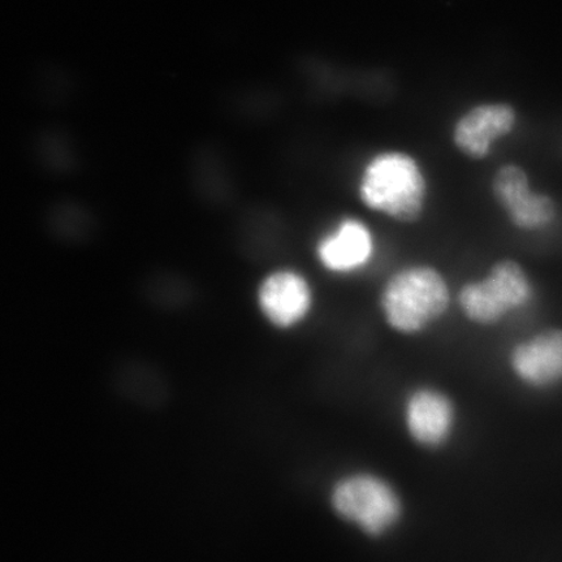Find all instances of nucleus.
Returning a JSON list of instances; mask_svg holds the SVG:
<instances>
[{
	"instance_id": "nucleus-3",
	"label": "nucleus",
	"mask_w": 562,
	"mask_h": 562,
	"mask_svg": "<svg viewBox=\"0 0 562 562\" xmlns=\"http://www.w3.org/2000/svg\"><path fill=\"white\" fill-rule=\"evenodd\" d=\"M538 288L527 267L513 257H502L481 277L468 279L454 292L462 318L477 328H497L536 304Z\"/></svg>"
},
{
	"instance_id": "nucleus-8",
	"label": "nucleus",
	"mask_w": 562,
	"mask_h": 562,
	"mask_svg": "<svg viewBox=\"0 0 562 562\" xmlns=\"http://www.w3.org/2000/svg\"><path fill=\"white\" fill-rule=\"evenodd\" d=\"M333 505L337 515L372 537L390 530L402 515L395 490L371 474L344 477L334 488Z\"/></svg>"
},
{
	"instance_id": "nucleus-2",
	"label": "nucleus",
	"mask_w": 562,
	"mask_h": 562,
	"mask_svg": "<svg viewBox=\"0 0 562 562\" xmlns=\"http://www.w3.org/2000/svg\"><path fill=\"white\" fill-rule=\"evenodd\" d=\"M454 292L447 273L438 265L413 261L386 276L376 296L379 315L391 331L418 336L447 318Z\"/></svg>"
},
{
	"instance_id": "nucleus-12",
	"label": "nucleus",
	"mask_w": 562,
	"mask_h": 562,
	"mask_svg": "<svg viewBox=\"0 0 562 562\" xmlns=\"http://www.w3.org/2000/svg\"><path fill=\"white\" fill-rule=\"evenodd\" d=\"M140 299L159 313L178 314L189 311L199 301L194 281L178 270L158 269L147 273L139 284Z\"/></svg>"
},
{
	"instance_id": "nucleus-15",
	"label": "nucleus",
	"mask_w": 562,
	"mask_h": 562,
	"mask_svg": "<svg viewBox=\"0 0 562 562\" xmlns=\"http://www.w3.org/2000/svg\"><path fill=\"white\" fill-rule=\"evenodd\" d=\"M189 176L200 199L221 202L228 195V182L216 154L207 147H199L189 160Z\"/></svg>"
},
{
	"instance_id": "nucleus-4",
	"label": "nucleus",
	"mask_w": 562,
	"mask_h": 562,
	"mask_svg": "<svg viewBox=\"0 0 562 562\" xmlns=\"http://www.w3.org/2000/svg\"><path fill=\"white\" fill-rule=\"evenodd\" d=\"M513 389L525 396L562 395V326L547 325L517 337L504 356Z\"/></svg>"
},
{
	"instance_id": "nucleus-7",
	"label": "nucleus",
	"mask_w": 562,
	"mask_h": 562,
	"mask_svg": "<svg viewBox=\"0 0 562 562\" xmlns=\"http://www.w3.org/2000/svg\"><path fill=\"white\" fill-rule=\"evenodd\" d=\"M379 243L374 228L356 214H342L315 237L313 257L334 278H353L374 265Z\"/></svg>"
},
{
	"instance_id": "nucleus-13",
	"label": "nucleus",
	"mask_w": 562,
	"mask_h": 562,
	"mask_svg": "<svg viewBox=\"0 0 562 562\" xmlns=\"http://www.w3.org/2000/svg\"><path fill=\"white\" fill-rule=\"evenodd\" d=\"M44 224L55 241L69 246L93 241L100 231L94 211L86 203L70 199L53 202L45 211Z\"/></svg>"
},
{
	"instance_id": "nucleus-11",
	"label": "nucleus",
	"mask_w": 562,
	"mask_h": 562,
	"mask_svg": "<svg viewBox=\"0 0 562 562\" xmlns=\"http://www.w3.org/2000/svg\"><path fill=\"white\" fill-rule=\"evenodd\" d=\"M407 430L422 446H445L457 427L459 416L452 398L437 390L414 392L405 407Z\"/></svg>"
},
{
	"instance_id": "nucleus-5",
	"label": "nucleus",
	"mask_w": 562,
	"mask_h": 562,
	"mask_svg": "<svg viewBox=\"0 0 562 562\" xmlns=\"http://www.w3.org/2000/svg\"><path fill=\"white\" fill-rule=\"evenodd\" d=\"M492 201L513 229L542 235L557 226L560 205L550 193L538 191L527 168L517 161L498 165L490 178Z\"/></svg>"
},
{
	"instance_id": "nucleus-6",
	"label": "nucleus",
	"mask_w": 562,
	"mask_h": 562,
	"mask_svg": "<svg viewBox=\"0 0 562 562\" xmlns=\"http://www.w3.org/2000/svg\"><path fill=\"white\" fill-rule=\"evenodd\" d=\"M318 296L311 277L293 265L267 270L257 281L255 304L267 326L292 333L312 318Z\"/></svg>"
},
{
	"instance_id": "nucleus-14",
	"label": "nucleus",
	"mask_w": 562,
	"mask_h": 562,
	"mask_svg": "<svg viewBox=\"0 0 562 562\" xmlns=\"http://www.w3.org/2000/svg\"><path fill=\"white\" fill-rule=\"evenodd\" d=\"M32 153L42 170L53 176H69L81 165L79 147L67 132L48 128L33 139Z\"/></svg>"
},
{
	"instance_id": "nucleus-10",
	"label": "nucleus",
	"mask_w": 562,
	"mask_h": 562,
	"mask_svg": "<svg viewBox=\"0 0 562 562\" xmlns=\"http://www.w3.org/2000/svg\"><path fill=\"white\" fill-rule=\"evenodd\" d=\"M116 395L139 409L158 412L170 404L172 386L166 372L144 358L130 357L112 370Z\"/></svg>"
},
{
	"instance_id": "nucleus-1",
	"label": "nucleus",
	"mask_w": 562,
	"mask_h": 562,
	"mask_svg": "<svg viewBox=\"0 0 562 562\" xmlns=\"http://www.w3.org/2000/svg\"><path fill=\"white\" fill-rule=\"evenodd\" d=\"M358 202L370 213L416 226L431 202V180L424 161L404 147H382L363 159L356 175Z\"/></svg>"
},
{
	"instance_id": "nucleus-9",
	"label": "nucleus",
	"mask_w": 562,
	"mask_h": 562,
	"mask_svg": "<svg viewBox=\"0 0 562 562\" xmlns=\"http://www.w3.org/2000/svg\"><path fill=\"white\" fill-rule=\"evenodd\" d=\"M518 124L519 114L512 103H477L456 119L449 140L461 157L480 164L516 132Z\"/></svg>"
}]
</instances>
